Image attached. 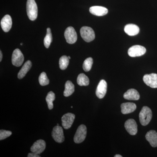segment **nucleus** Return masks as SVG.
Wrapping results in <instances>:
<instances>
[{
	"label": "nucleus",
	"mask_w": 157,
	"mask_h": 157,
	"mask_svg": "<svg viewBox=\"0 0 157 157\" xmlns=\"http://www.w3.org/2000/svg\"><path fill=\"white\" fill-rule=\"evenodd\" d=\"M152 117V113L150 108L144 106L139 113V120L140 124L143 126H146L149 123Z\"/></svg>",
	"instance_id": "obj_1"
},
{
	"label": "nucleus",
	"mask_w": 157,
	"mask_h": 157,
	"mask_svg": "<svg viewBox=\"0 0 157 157\" xmlns=\"http://www.w3.org/2000/svg\"><path fill=\"white\" fill-rule=\"evenodd\" d=\"M26 8L29 19L31 21L36 19L38 16V7L35 0H28Z\"/></svg>",
	"instance_id": "obj_2"
},
{
	"label": "nucleus",
	"mask_w": 157,
	"mask_h": 157,
	"mask_svg": "<svg viewBox=\"0 0 157 157\" xmlns=\"http://www.w3.org/2000/svg\"><path fill=\"white\" fill-rule=\"evenodd\" d=\"M80 33L82 38L87 42H91L95 38L94 30L90 27H82L80 29Z\"/></svg>",
	"instance_id": "obj_3"
},
{
	"label": "nucleus",
	"mask_w": 157,
	"mask_h": 157,
	"mask_svg": "<svg viewBox=\"0 0 157 157\" xmlns=\"http://www.w3.org/2000/svg\"><path fill=\"white\" fill-rule=\"evenodd\" d=\"M87 129L85 125H80L78 127L74 137V141L76 144L81 143L85 139Z\"/></svg>",
	"instance_id": "obj_4"
},
{
	"label": "nucleus",
	"mask_w": 157,
	"mask_h": 157,
	"mask_svg": "<svg viewBox=\"0 0 157 157\" xmlns=\"http://www.w3.org/2000/svg\"><path fill=\"white\" fill-rule=\"evenodd\" d=\"M146 52V49L143 46L135 45L129 48L128 54L132 57L142 56Z\"/></svg>",
	"instance_id": "obj_5"
},
{
	"label": "nucleus",
	"mask_w": 157,
	"mask_h": 157,
	"mask_svg": "<svg viewBox=\"0 0 157 157\" xmlns=\"http://www.w3.org/2000/svg\"><path fill=\"white\" fill-rule=\"evenodd\" d=\"M64 36L66 41L69 44H74L77 41V33L73 27H69L66 29Z\"/></svg>",
	"instance_id": "obj_6"
},
{
	"label": "nucleus",
	"mask_w": 157,
	"mask_h": 157,
	"mask_svg": "<svg viewBox=\"0 0 157 157\" xmlns=\"http://www.w3.org/2000/svg\"><path fill=\"white\" fill-rule=\"evenodd\" d=\"M24 60L23 55L21 50L18 48L15 49L13 52L12 56V63L15 67H20L22 64Z\"/></svg>",
	"instance_id": "obj_7"
},
{
	"label": "nucleus",
	"mask_w": 157,
	"mask_h": 157,
	"mask_svg": "<svg viewBox=\"0 0 157 157\" xmlns=\"http://www.w3.org/2000/svg\"><path fill=\"white\" fill-rule=\"evenodd\" d=\"M52 136L54 140L59 143H63L65 140L63 128L57 125L53 128L52 133Z\"/></svg>",
	"instance_id": "obj_8"
},
{
	"label": "nucleus",
	"mask_w": 157,
	"mask_h": 157,
	"mask_svg": "<svg viewBox=\"0 0 157 157\" xmlns=\"http://www.w3.org/2000/svg\"><path fill=\"white\" fill-rule=\"evenodd\" d=\"M143 79L147 85L152 88H157V74H146L144 76Z\"/></svg>",
	"instance_id": "obj_9"
},
{
	"label": "nucleus",
	"mask_w": 157,
	"mask_h": 157,
	"mask_svg": "<svg viewBox=\"0 0 157 157\" xmlns=\"http://www.w3.org/2000/svg\"><path fill=\"white\" fill-rule=\"evenodd\" d=\"M75 118V115L70 113H66L62 117V126L65 129L70 128Z\"/></svg>",
	"instance_id": "obj_10"
},
{
	"label": "nucleus",
	"mask_w": 157,
	"mask_h": 157,
	"mask_svg": "<svg viewBox=\"0 0 157 157\" xmlns=\"http://www.w3.org/2000/svg\"><path fill=\"white\" fill-rule=\"evenodd\" d=\"M124 127L130 135H135L137 132V125L135 120L130 119L125 122Z\"/></svg>",
	"instance_id": "obj_11"
},
{
	"label": "nucleus",
	"mask_w": 157,
	"mask_h": 157,
	"mask_svg": "<svg viewBox=\"0 0 157 157\" xmlns=\"http://www.w3.org/2000/svg\"><path fill=\"white\" fill-rule=\"evenodd\" d=\"M46 147V143L43 140H37L31 147V151L39 155L45 150Z\"/></svg>",
	"instance_id": "obj_12"
},
{
	"label": "nucleus",
	"mask_w": 157,
	"mask_h": 157,
	"mask_svg": "<svg viewBox=\"0 0 157 157\" xmlns=\"http://www.w3.org/2000/svg\"><path fill=\"white\" fill-rule=\"evenodd\" d=\"M107 91V83L104 79L99 82L96 90V94L99 99H102L106 95Z\"/></svg>",
	"instance_id": "obj_13"
},
{
	"label": "nucleus",
	"mask_w": 157,
	"mask_h": 157,
	"mask_svg": "<svg viewBox=\"0 0 157 157\" xmlns=\"http://www.w3.org/2000/svg\"><path fill=\"white\" fill-rule=\"evenodd\" d=\"M90 12L93 15L98 16H103L108 13V9L102 6H94L90 7Z\"/></svg>",
	"instance_id": "obj_14"
},
{
	"label": "nucleus",
	"mask_w": 157,
	"mask_h": 157,
	"mask_svg": "<svg viewBox=\"0 0 157 157\" xmlns=\"http://www.w3.org/2000/svg\"><path fill=\"white\" fill-rule=\"evenodd\" d=\"M1 27L4 32H9L11 28L12 25V19L9 14L5 15L1 20Z\"/></svg>",
	"instance_id": "obj_15"
},
{
	"label": "nucleus",
	"mask_w": 157,
	"mask_h": 157,
	"mask_svg": "<svg viewBox=\"0 0 157 157\" xmlns=\"http://www.w3.org/2000/svg\"><path fill=\"white\" fill-rule=\"evenodd\" d=\"M145 138L152 147H157V133L154 130H151L147 132Z\"/></svg>",
	"instance_id": "obj_16"
},
{
	"label": "nucleus",
	"mask_w": 157,
	"mask_h": 157,
	"mask_svg": "<svg viewBox=\"0 0 157 157\" xmlns=\"http://www.w3.org/2000/svg\"><path fill=\"white\" fill-rule=\"evenodd\" d=\"M124 31L129 36H135L139 33L140 29L136 25L129 24L125 26Z\"/></svg>",
	"instance_id": "obj_17"
},
{
	"label": "nucleus",
	"mask_w": 157,
	"mask_h": 157,
	"mask_svg": "<svg viewBox=\"0 0 157 157\" xmlns=\"http://www.w3.org/2000/svg\"><path fill=\"white\" fill-rule=\"evenodd\" d=\"M124 98L126 100L137 101L140 99V94L137 90L131 89L124 93Z\"/></svg>",
	"instance_id": "obj_18"
},
{
	"label": "nucleus",
	"mask_w": 157,
	"mask_h": 157,
	"mask_svg": "<svg viewBox=\"0 0 157 157\" xmlns=\"http://www.w3.org/2000/svg\"><path fill=\"white\" fill-rule=\"evenodd\" d=\"M137 108L136 104L133 103H123L121 105V113L124 114H128L135 111Z\"/></svg>",
	"instance_id": "obj_19"
},
{
	"label": "nucleus",
	"mask_w": 157,
	"mask_h": 157,
	"mask_svg": "<svg viewBox=\"0 0 157 157\" xmlns=\"http://www.w3.org/2000/svg\"><path fill=\"white\" fill-rule=\"evenodd\" d=\"M32 63L31 61H27L23 66L22 67L20 70L17 75V77L19 79H21L25 76L26 74L29 72L32 67Z\"/></svg>",
	"instance_id": "obj_20"
},
{
	"label": "nucleus",
	"mask_w": 157,
	"mask_h": 157,
	"mask_svg": "<svg viewBox=\"0 0 157 157\" xmlns=\"http://www.w3.org/2000/svg\"><path fill=\"white\" fill-rule=\"evenodd\" d=\"M75 91V86L72 82L67 81L65 84V90L64 91V96L66 97H68L73 94Z\"/></svg>",
	"instance_id": "obj_21"
},
{
	"label": "nucleus",
	"mask_w": 157,
	"mask_h": 157,
	"mask_svg": "<svg viewBox=\"0 0 157 157\" xmlns=\"http://www.w3.org/2000/svg\"><path fill=\"white\" fill-rule=\"evenodd\" d=\"M77 82L80 86H87L89 85V78L85 74L81 73L77 77Z\"/></svg>",
	"instance_id": "obj_22"
},
{
	"label": "nucleus",
	"mask_w": 157,
	"mask_h": 157,
	"mask_svg": "<svg viewBox=\"0 0 157 157\" xmlns=\"http://www.w3.org/2000/svg\"><path fill=\"white\" fill-rule=\"evenodd\" d=\"M55 100V94L52 91L49 92L46 98V101L48 104V109H52L53 108V102Z\"/></svg>",
	"instance_id": "obj_23"
},
{
	"label": "nucleus",
	"mask_w": 157,
	"mask_h": 157,
	"mask_svg": "<svg viewBox=\"0 0 157 157\" xmlns=\"http://www.w3.org/2000/svg\"><path fill=\"white\" fill-rule=\"evenodd\" d=\"M69 59L68 57L66 56H62L59 61V66L61 70H65L69 64Z\"/></svg>",
	"instance_id": "obj_24"
},
{
	"label": "nucleus",
	"mask_w": 157,
	"mask_h": 157,
	"mask_svg": "<svg viewBox=\"0 0 157 157\" xmlns=\"http://www.w3.org/2000/svg\"><path fill=\"white\" fill-rule=\"evenodd\" d=\"M52 35L51 31L50 28L47 29V33H46V36L44 38V45L46 48H49L51 43L52 42Z\"/></svg>",
	"instance_id": "obj_25"
},
{
	"label": "nucleus",
	"mask_w": 157,
	"mask_h": 157,
	"mask_svg": "<svg viewBox=\"0 0 157 157\" xmlns=\"http://www.w3.org/2000/svg\"><path fill=\"white\" fill-rule=\"evenodd\" d=\"M39 84L42 86H45L49 84V79L45 72H42L41 73L39 76Z\"/></svg>",
	"instance_id": "obj_26"
},
{
	"label": "nucleus",
	"mask_w": 157,
	"mask_h": 157,
	"mask_svg": "<svg viewBox=\"0 0 157 157\" xmlns=\"http://www.w3.org/2000/svg\"><path fill=\"white\" fill-rule=\"evenodd\" d=\"M93 64V59L91 57L88 58L84 61L83 63V70L86 72H88L91 69Z\"/></svg>",
	"instance_id": "obj_27"
},
{
	"label": "nucleus",
	"mask_w": 157,
	"mask_h": 157,
	"mask_svg": "<svg viewBox=\"0 0 157 157\" xmlns=\"http://www.w3.org/2000/svg\"><path fill=\"white\" fill-rule=\"evenodd\" d=\"M12 135V132L11 131H6V130H1L0 131V140H3L9 137Z\"/></svg>",
	"instance_id": "obj_28"
},
{
	"label": "nucleus",
	"mask_w": 157,
	"mask_h": 157,
	"mask_svg": "<svg viewBox=\"0 0 157 157\" xmlns=\"http://www.w3.org/2000/svg\"><path fill=\"white\" fill-rule=\"evenodd\" d=\"M28 157H40V156L39 155L35 153L32 152L29 153V154L28 155Z\"/></svg>",
	"instance_id": "obj_29"
},
{
	"label": "nucleus",
	"mask_w": 157,
	"mask_h": 157,
	"mask_svg": "<svg viewBox=\"0 0 157 157\" xmlns=\"http://www.w3.org/2000/svg\"><path fill=\"white\" fill-rule=\"evenodd\" d=\"M2 51H0V62L2 61Z\"/></svg>",
	"instance_id": "obj_30"
},
{
	"label": "nucleus",
	"mask_w": 157,
	"mask_h": 157,
	"mask_svg": "<svg viewBox=\"0 0 157 157\" xmlns=\"http://www.w3.org/2000/svg\"><path fill=\"white\" fill-rule=\"evenodd\" d=\"M115 157H122V156L121 155H116L114 156Z\"/></svg>",
	"instance_id": "obj_31"
},
{
	"label": "nucleus",
	"mask_w": 157,
	"mask_h": 157,
	"mask_svg": "<svg viewBox=\"0 0 157 157\" xmlns=\"http://www.w3.org/2000/svg\"><path fill=\"white\" fill-rule=\"evenodd\" d=\"M68 58H69V59H71V57H70V56H68Z\"/></svg>",
	"instance_id": "obj_32"
},
{
	"label": "nucleus",
	"mask_w": 157,
	"mask_h": 157,
	"mask_svg": "<svg viewBox=\"0 0 157 157\" xmlns=\"http://www.w3.org/2000/svg\"><path fill=\"white\" fill-rule=\"evenodd\" d=\"M23 45L22 43H21V45Z\"/></svg>",
	"instance_id": "obj_33"
},
{
	"label": "nucleus",
	"mask_w": 157,
	"mask_h": 157,
	"mask_svg": "<svg viewBox=\"0 0 157 157\" xmlns=\"http://www.w3.org/2000/svg\"><path fill=\"white\" fill-rule=\"evenodd\" d=\"M57 125L59 126V124H57Z\"/></svg>",
	"instance_id": "obj_34"
},
{
	"label": "nucleus",
	"mask_w": 157,
	"mask_h": 157,
	"mask_svg": "<svg viewBox=\"0 0 157 157\" xmlns=\"http://www.w3.org/2000/svg\"><path fill=\"white\" fill-rule=\"evenodd\" d=\"M71 108H73V106H71Z\"/></svg>",
	"instance_id": "obj_35"
}]
</instances>
